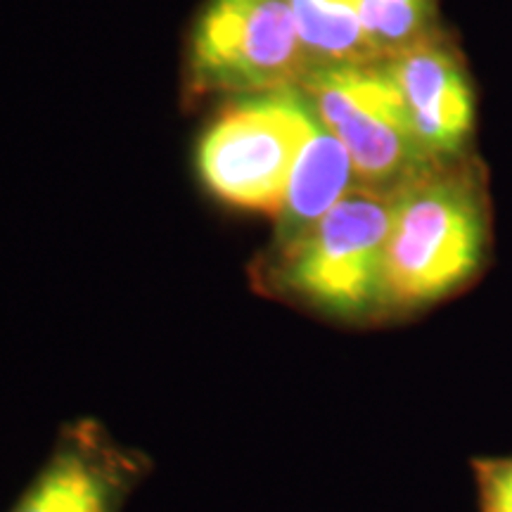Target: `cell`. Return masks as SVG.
<instances>
[{
    "mask_svg": "<svg viewBox=\"0 0 512 512\" xmlns=\"http://www.w3.org/2000/svg\"><path fill=\"white\" fill-rule=\"evenodd\" d=\"M150 472L143 451L93 418L67 422L10 512H121Z\"/></svg>",
    "mask_w": 512,
    "mask_h": 512,
    "instance_id": "cell-6",
    "label": "cell"
},
{
    "mask_svg": "<svg viewBox=\"0 0 512 512\" xmlns=\"http://www.w3.org/2000/svg\"><path fill=\"white\" fill-rule=\"evenodd\" d=\"M354 185L358 183L347 147L318 119L292 169L283 207L275 214V235L268 254L302 238Z\"/></svg>",
    "mask_w": 512,
    "mask_h": 512,
    "instance_id": "cell-8",
    "label": "cell"
},
{
    "mask_svg": "<svg viewBox=\"0 0 512 512\" xmlns=\"http://www.w3.org/2000/svg\"><path fill=\"white\" fill-rule=\"evenodd\" d=\"M396 195L354 185L302 238L268 254V283L332 323H384V259Z\"/></svg>",
    "mask_w": 512,
    "mask_h": 512,
    "instance_id": "cell-2",
    "label": "cell"
},
{
    "mask_svg": "<svg viewBox=\"0 0 512 512\" xmlns=\"http://www.w3.org/2000/svg\"><path fill=\"white\" fill-rule=\"evenodd\" d=\"M320 124L342 140L356 183L401 190L444 162L422 150L406 102L384 62L316 69L302 86Z\"/></svg>",
    "mask_w": 512,
    "mask_h": 512,
    "instance_id": "cell-4",
    "label": "cell"
},
{
    "mask_svg": "<svg viewBox=\"0 0 512 512\" xmlns=\"http://www.w3.org/2000/svg\"><path fill=\"white\" fill-rule=\"evenodd\" d=\"M190 74L202 91L264 95L302 86L311 62L290 0H209L192 38Z\"/></svg>",
    "mask_w": 512,
    "mask_h": 512,
    "instance_id": "cell-5",
    "label": "cell"
},
{
    "mask_svg": "<svg viewBox=\"0 0 512 512\" xmlns=\"http://www.w3.org/2000/svg\"><path fill=\"white\" fill-rule=\"evenodd\" d=\"M316 124L302 88L252 95L204 133L197 150L204 188L228 207L275 216Z\"/></svg>",
    "mask_w": 512,
    "mask_h": 512,
    "instance_id": "cell-3",
    "label": "cell"
},
{
    "mask_svg": "<svg viewBox=\"0 0 512 512\" xmlns=\"http://www.w3.org/2000/svg\"><path fill=\"white\" fill-rule=\"evenodd\" d=\"M489 245V197L470 164L451 159L403 185L384 259L387 320L413 318L467 290Z\"/></svg>",
    "mask_w": 512,
    "mask_h": 512,
    "instance_id": "cell-1",
    "label": "cell"
},
{
    "mask_svg": "<svg viewBox=\"0 0 512 512\" xmlns=\"http://www.w3.org/2000/svg\"><path fill=\"white\" fill-rule=\"evenodd\" d=\"M477 512H512V453L470 460Z\"/></svg>",
    "mask_w": 512,
    "mask_h": 512,
    "instance_id": "cell-11",
    "label": "cell"
},
{
    "mask_svg": "<svg viewBox=\"0 0 512 512\" xmlns=\"http://www.w3.org/2000/svg\"><path fill=\"white\" fill-rule=\"evenodd\" d=\"M361 19L377 62L399 57L437 34L434 0H361Z\"/></svg>",
    "mask_w": 512,
    "mask_h": 512,
    "instance_id": "cell-10",
    "label": "cell"
},
{
    "mask_svg": "<svg viewBox=\"0 0 512 512\" xmlns=\"http://www.w3.org/2000/svg\"><path fill=\"white\" fill-rule=\"evenodd\" d=\"M384 64L399 86L422 150L434 162H451L475 124V95L456 50L434 34Z\"/></svg>",
    "mask_w": 512,
    "mask_h": 512,
    "instance_id": "cell-7",
    "label": "cell"
},
{
    "mask_svg": "<svg viewBox=\"0 0 512 512\" xmlns=\"http://www.w3.org/2000/svg\"><path fill=\"white\" fill-rule=\"evenodd\" d=\"M311 72L377 62L361 19V0H290Z\"/></svg>",
    "mask_w": 512,
    "mask_h": 512,
    "instance_id": "cell-9",
    "label": "cell"
}]
</instances>
